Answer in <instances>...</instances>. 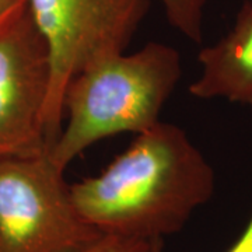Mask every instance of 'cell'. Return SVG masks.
<instances>
[{
  "label": "cell",
  "mask_w": 252,
  "mask_h": 252,
  "mask_svg": "<svg viewBox=\"0 0 252 252\" xmlns=\"http://www.w3.org/2000/svg\"><path fill=\"white\" fill-rule=\"evenodd\" d=\"M216 177L178 125L160 121L97 175L70 184L81 219L99 234L162 241L213 196Z\"/></svg>",
  "instance_id": "obj_1"
},
{
  "label": "cell",
  "mask_w": 252,
  "mask_h": 252,
  "mask_svg": "<svg viewBox=\"0 0 252 252\" xmlns=\"http://www.w3.org/2000/svg\"><path fill=\"white\" fill-rule=\"evenodd\" d=\"M178 51L147 42L102 58L77 73L63 93L64 124L48 153L63 170L93 144L157 125L181 79Z\"/></svg>",
  "instance_id": "obj_2"
},
{
  "label": "cell",
  "mask_w": 252,
  "mask_h": 252,
  "mask_svg": "<svg viewBox=\"0 0 252 252\" xmlns=\"http://www.w3.org/2000/svg\"><path fill=\"white\" fill-rule=\"evenodd\" d=\"M101 237L48 149L0 157V252H81Z\"/></svg>",
  "instance_id": "obj_3"
},
{
  "label": "cell",
  "mask_w": 252,
  "mask_h": 252,
  "mask_svg": "<svg viewBox=\"0 0 252 252\" xmlns=\"http://www.w3.org/2000/svg\"><path fill=\"white\" fill-rule=\"evenodd\" d=\"M150 0H27L45 39L51 83L46 102L49 146L63 125V93L91 63L125 52L149 11Z\"/></svg>",
  "instance_id": "obj_4"
},
{
  "label": "cell",
  "mask_w": 252,
  "mask_h": 252,
  "mask_svg": "<svg viewBox=\"0 0 252 252\" xmlns=\"http://www.w3.org/2000/svg\"><path fill=\"white\" fill-rule=\"evenodd\" d=\"M51 64L27 3L0 20V157L49 149Z\"/></svg>",
  "instance_id": "obj_5"
},
{
  "label": "cell",
  "mask_w": 252,
  "mask_h": 252,
  "mask_svg": "<svg viewBox=\"0 0 252 252\" xmlns=\"http://www.w3.org/2000/svg\"><path fill=\"white\" fill-rule=\"evenodd\" d=\"M200 73L192 97L252 105V3H245L231 30L198 56Z\"/></svg>",
  "instance_id": "obj_6"
},
{
  "label": "cell",
  "mask_w": 252,
  "mask_h": 252,
  "mask_svg": "<svg viewBox=\"0 0 252 252\" xmlns=\"http://www.w3.org/2000/svg\"><path fill=\"white\" fill-rule=\"evenodd\" d=\"M164 14L178 32L200 44L203 36V13L206 0H157Z\"/></svg>",
  "instance_id": "obj_7"
},
{
  "label": "cell",
  "mask_w": 252,
  "mask_h": 252,
  "mask_svg": "<svg viewBox=\"0 0 252 252\" xmlns=\"http://www.w3.org/2000/svg\"><path fill=\"white\" fill-rule=\"evenodd\" d=\"M153 243L129 240L115 235H102L81 252H149Z\"/></svg>",
  "instance_id": "obj_8"
},
{
  "label": "cell",
  "mask_w": 252,
  "mask_h": 252,
  "mask_svg": "<svg viewBox=\"0 0 252 252\" xmlns=\"http://www.w3.org/2000/svg\"><path fill=\"white\" fill-rule=\"evenodd\" d=\"M227 252H252V215L243 234Z\"/></svg>",
  "instance_id": "obj_9"
},
{
  "label": "cell",
  "mask_w": 252,
  "mask_h": 252,
  "mask_svg": "<svg viewBox=\"0 0 252 252\" xmlns=\"http://www.w3.org/2000/svg\"><path fill=\"white\" fill-rule=\"evenodd\" d=\"M27 0H0V20L7 16L10 11L26 4Z\"/></svg>",
  "instance_id": "obj_10"
},
{
  "label": "cell",
  "mask_w": 252,
  "mask_h": 252,
  "mask_svg": "<svg viewBox=\"0 0 252 252\" xmlns=\"http://www.w3.org/2000/svg\"><path fill=\"white\" fill-rule=\"evenodd\" d=\"M149 252H162V241H154Z\"/></svg>",
  "instance_id": "obj_11"
}]
</instances>
